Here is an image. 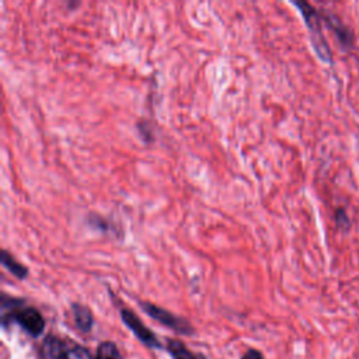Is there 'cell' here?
Wrapping results in <instances>:
<instances>
[{"label":"cell","instance_id":"cell-8","mask_svg":"<svg viewBox=\"0 0 359 359\" xmlns=\"http://www.w3.org/2000/svg\"><path fill=\"white\" fill-rule=\"evenodd\" d=\"M2 264L5 268H8L9 272H12L17 279H26L28 277V268L17 261L15 256H12L8 250L2 252Z\"/></svg>","mask_w":359,"mask_h":359},{"label":"cell","instance_id":"cell-2","mask_svg":"<svg viewBox=\"0 0 359 359\" xmlns=\"http://www.w3.org/2000/svg\"><path fill=\"white\" fill-rule=\"evenodd\" d=\"M141 308L143 309V312L150 316L152 319H155L156 322H159L160 324L180 333V334H191L193 333V327L189 322H186L184 319L178 317L175 315H173L171 312L156 306L153 304L149 302H141Z\"/></svg>","mask_w":359,"mask_h":359},{"label":"cell","instance_id":"cell-9","mask_svg":"<svg viewBox=\"0 0 359 359\" xmlns=\"http://www.w3.org/2000/svg\"><path fill=\"white\" fill-rule=\"evenodd\" d=\"M167 348L173 359H198L183 342H180L178 340H168Z\"/></svg>","mask_w":359,"mask_h":359},{"label":"cell","instance_id":"cell-3","mask_svg":"<svg viewBox=\"0 0 359 359\" xmlns=\"http://www.w3.org/2000/svg\"><path fill=\"white\" fill-rule=\"evenodd\" d=\"M8 317L20 324L33 337H38L44 333L45 320L42 315L34 308H20L17 310H13L9 313V316H3V320H6Z\"/></svg>","mask_w":359,"mask_h":359},{"label":"cell","instance_id":"cell-5","mask_svg":"<svg viewBox=\"0 0 359 359\" xmlns=\"http://www.w3.org/2000/svg\"><path fill=\"white\" fill-rule=\"evenodd\" d=\"M121 319L127 324V327L148 347L159 348L157 337L142 323V320L130 309H121Z\"/></svg>","mask_w":359,"mask_h":359},{"label":"cell","instance_id":"cell-10","mask_svg":"<svg viewBox=\"0 0 359 359\" xmlns=\"http://www.w3.org/2000/svg\"><path fill=\"white\" fill-rule=\"evenodd\" d=\"M96 359H123L116 345L114 342L105 341L98 345L97 358Z\"/></svg>","mask_w":359,"mask_h":359},{"label":"cell","instance_id":"cell-6","mask_svg":"<svg viewBox=\"0 0 359 359\" xmlns=\"http://www.w3.org/2000/svg\"><path fill=\"white\" fill-rule=\"evenodd\" d=\"M68 351L65 349V344L55 335H48L40 351L41 359H65Z\"/></svg>","mask_w":359,"mask_h":359},{"label":"cell","instance_id":"cell-12","mask_svg":"<svg viewBox=\"0 0 359 359\" xmlns=\"http://www.w3.org/2000/svg\"><path fill=\"white\" fill-rule=\"evenodd\" d=\"M87 223H89L90 227H93V229H96L98 231H103V233L110 230V223L104 218L97 215V213H90L87 216Z\"/></svg>","mask_w":359,"mask_h":359},{"label":"cell","instance_id":"cell-13","mask_svg":"<svg viewBox=\"0 0 359 359\" xmlns=\"http://www.w3.org/2000/svg\"><path fill=\"white\" fill-rule=\"evenodd\" d=\"M65 359H94L90 351L85 347H73L68 351Z\"/></svg>","mask_w":359,"mask_h":359},{"label":"cell","instance_id":"cell-1","mask_svg":"<svg viewBox=\"0 0 359 359\" xmlns=\"http://www.w3.org/2000/svg\"><path fill=\"white\" fill-rule=\"evenodd\" d=\"M293 6L297 8V10L301 12L306 27L309 30V37H310V42L312 46L317 55V58L320 59L322 62L331 65L333 64V53L331 49L327 44V40L323 34V19H322V13L315 9L310 3L308 2H302V0H299V2H293Z\"/></svg>","mask_w":359,"mask_h":359},{"label":"cell","instance_id":"cell-11","mask_svg":"<svg viewBox=\"0 0 359 359\" xmlns=\"http://www.w3.org/2000/svg\"><path fill=\"white\" fill-rule=\"evenodd\" d=\"M335 225H337V229L341 230V231H349L351 227H352V222H351V218L348 216L347 211L344 208H338L335 211Z\"/></svg>","mask_w":359,"mask_h":359},{"label":"cell","instance_id":"cell-7","mask_svg":"<svg viewBox=\"0 0 359 359\" xmlns=\"http://www.w3.org/2000/svg\"><path fill=\"white\" fill-rule=\"evenodd\" d=\"M73 310V317L76 322V326L83 331V333H89L93 327V313L91 310L80 304H73L72 306Z\"/></svg>","mask_w":359,"mask_h":359},{"label":"cell","instance_id":"cell-14","mask_svg":"<svg viewBox=\"0 0 359 359\" xmlns=\"http://www.w3.org/2000/svg\"><path fill=\"white\" fill-rule=\"evenodd\" d=\"M242 359H264V356H263V353L260 351L250 349L249 352L245 353V356Z\"/></svg>","mask_w":359,"mask_h":359},{"label":"cell","instance_id":"cell-4","mask_svg":"<svg viewBox=\"0 0 359 359\" xmlns=\"http://www.w3.org/2000/svg\"><path fill=\"white\" fill-rule=\"evenodd\" d=\"M322 13V19L323 21L327 24V27L334 33L340 46L344 51H349L353 48V41H355V35L353 31L334 13L331 12H324L320 10Z\"/></svg>","mask_w":359,"mask_h":359}]
</instances>
